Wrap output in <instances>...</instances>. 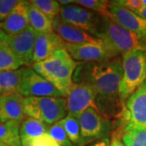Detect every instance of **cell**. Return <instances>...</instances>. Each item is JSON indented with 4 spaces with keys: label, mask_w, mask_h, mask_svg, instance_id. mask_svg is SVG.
<instances>
[{
    "label": "cell",
    "mask_w": 146,
    "mask_h": 146,
    "mask_svg": "<svg viewBox=\"0 0 146 146\" xmlns=\"http://www.w3.org/2000/svg\"><path fill=\"white\" fill-rule=\"evenodd\" d=\"M120 58L101 63H84L79 65L73 75L74 83L89 84L97 93V110L106 119L121 118L125 106L119 96V85L123 77Z\"/></svg>",
    "instance_id": "cell-1"
},
{
    "label": "cell",
    "mask_w": 146,
    "mask_h": 146,
    "mask_svg": "<svg viewBox=\"0 0 146 146\" xmlns=\"http://www.w3.org/2000/svg\"><path fill=\"white\" fill-rule=\"evenodd\" d=\"M96 36L117 54L133 50L146 51V38L127 29L105 15H100Z\"/></svg>",
    "instance_id": "cell-2"
},
{
    "label": "cell",
    "mask_w": 146,
    "mask_h": 146,
    "mask_svg": "<svg viewBox=\"0 0 146 146\" xmlns=\"http://www.w3.org/2000/svg\"><path fill=\"white\" fill-rule=\"evenodd\" d=\"M123 77L119 96L125 106L127 99L145 83L146 80V51L133 50L123 54Z\"/></svg>",
    "instance_id": "cell-3"
},
{
    "label": "cell",
    "mask_w": 146,
    "mask_h": 146,
    "mask_svg": "<svg viewBox=\"0 0 146 146\" xmlns=\"http://www.w3.org/2000/svg\"><path fill=\"white\" fill-rule=\"evenodd\" d=\"M24 110L29 118L53 125L68 115L67 100L63 98L28 97L24 100Z\"/></svg>",
    "instance_id": "cell-4"
},
{
    "label": "cell",
    "mask_w": 146,
    "mask_h": 146,
    "mask_svg": "<svg viewBox=\"0 0 146 146\" xmlns=\"http://www.w3.org/2000/svg\"><path fill=\"white\" fill-rule=\"evenodd\" d=\"M36 32L30 25L21 33L11 36L0 29V42L13 53L23 65L33 66Z\"/></svg>",
    "instance_id": "cell-5"
},
{
    "label": "cell",
    "mask_w": 146,
    "mask_h": 146,
    "mask_svg": "<svg viewBox=\"0 0 146 146\" xmlns=\"http://www.w3.org/2000/svg\"><path fill=\"white\" fill-rule=\"evenodd\" d=\"M80 126L82 146L104 137L112 129V123L108 119L93 107L84 111L78 118Z\"/></svg>",
    "instance_id": "cell-6"
},
{
    "label": "cell",
    "mask_w": 146,
    "mask_h": 146,
    "mask_svg": "<svg viewBox=\"0 0 146 146\" xmlns=\"http://www.w3.org/2000/svg\"><path fill=\"white\" fill-rule=\"evenodd\" d=\"M65 50L75 61H80V63L107 62L115 59L119 55L104 42L80 45L66 44Z\"/></svg>",
    "instance_id": "cell-7"
},
{
    "label": "cell",
    "mask_w": 146,
    "mask_h": 146,
    "mask_svg": "<svg viewBox=\"0 0 146 146\" xmlns=\"http://www.w3.org/2000/svg\"><path fill=\"white\" fill-rule=\"evenodd\" d=\"M18 93L23 97L63 98V94L52 84L32 68H25Z\"/></svg>",
    "instance_id": "cell-8"
},
{
    "label": "cell",
    "mask_w": 146,
    "mask_h": 146,
    "mask_svg": "<svg viewBox=\"0 0 146 146\" xmlns=\"http://www.w3.org/2000/svg\"><path fill=\"white\" fill-rule=\"evenodd\" d=\"M59 14L60 18L66 23L96 36L99 24V14L74 4L61 6Z\"/></svg>",
    "instance_id": "cell-9"
},
{
    "label": "cell",
    "mask_w": 146,
    "mask_h": 146,
    "mask_svg": "<svg viewBox=\"0 0 146 146\" xmlns=\"http://www.w3.org/2000/svg\"><path fill=\"white\" fill-rule=\"evenodd\" d=\"M97 93L91 86L84 83H73L67 96L68 115L78 119L90 107L97 110Z\"/></svg>",
    "instance_id": "cell-10"
},
{
    "label": "cell",
    "mask_w": 146,
    "mask_h": 146,
    "mask_svg": "<svg viewBox=\"0 0 146 146\" xmlns=\"http://www.w3.org/2000/svg\"><path fill=\"white\" fill-rule=\"evenodd\" d=\"M105 16H109L127 29L146 38V21L135 12L116 4L114 1H110Z\"/></svg>",
    "instance_id": "cell-11"
},
{
    "label": "cell",
    "mask_w": 146,
    "mask_h": 146,
    "mask_svg": "<svg viewBox=\"0 0 146 146\" xmlns=\"http://www.w3.org/2000/svg\"><path fill=\"white\" fill-rule=\"evenodd\" d=\"M53 31L57 33L66 44H85V43H102V41L87 32L71 25L63 21L60 16L53 20Z\"/></svg>",
    "instance_id": "cell-12"
},
{
    "label": "cell",
    "mask_w": 146,
    "mask_h": 146,
    "mask_svg": "<svg viewBox=\"0 0 146 146\" xmlns=\"http://www.w3.org/2000/svg\"><path fill=\"white\" fill-rule=\"evenodd\" d=\"M123 119L146 127V85L142 84L126 102Z\"/></svg>",
    "instance_id": "cell-13"
},
{
    "label": "cell",
    "mask_w": 146,
    "mask_h": 146,
    "mask_svg": "<svg viewBox=\"0 0 146 146\" xmlns=\"http://www.w3.org/2000/svg\"><path fill=\"white\" fill-rule=\"evenodd\" d=\"M23 97L19 93L0 96V121L1 123L19 122L25 120Z\"/></svg>",
    "instance_id": "cell-14"
},
{
    "label": "cell",
    "mask_w": 146,
    "mask_h": 146,
    "mask_svg": "<svg viewBox=\"0 0 146 146\" xmlns=\"http://www.w3.org/2000/svg\"><path fill=\"white\" fill-rule=\"evenodd\" d=\"M29 26V1H19L5 21L0 23V29L11 36L21 33Z\"/></svg>",
    "instance_id": "cell-15"
},
{
    "label": "cell",
    "mask_w": 146,
    "mask_h": 146,
    "mask_svg": "<svg viewBox=\"0 0 146 146\" xmlns=\"http://www.w3.org/2000/svg\"><path fill=\"white\" fill-rule=\"evenodd\" d=\"M65 46L66 43L54 31L46 33H36L33 52V63L45 60L55 51L65 49Z\"/></svg>",
    "instance_id": "cell-16"
},
{
    "label": "cell",
    "mask_w": 146,
    "mask_h": 146,
    "mask_svg": "<svg viewBox=\"0 0 146 146\" xmlns=\"http://www.w3.org/2000/svg\"><path fill=\"white\" fill-rule=\"evenodd\" d=\"M80 64V62L75 61L71 57L57 72L53 73L46 80L63 94V97H67L74 83L73 75Z\"/></svg>",
    "instance_id": "cell-17"
},
{
    "label": "cell",
    "mask_w": 146,
    "mask_h": 146,
    "mask_svg": "<svg viewBox=\"0 0 146 146\" xmlns=\"http://www.w3.org/2000/svg\"><path fill=\"white\" fill-rule=\"evenodd\" d=\"M71 58L65 49H61L50 55L49 58L41 62L33 64V69L46 80L53 73L57 72L65 62Z\"/></svg>",
    "instance_id": "cell-18"
},
{
    "label": "cell",
    "mask_w": 146,
    "mask_h": 146,
    "mask_svg": "<svg viewBox=\"0 0 146 146\" xmlns=\"http://www.w3.org/2000/svg\"><path fill=\"white\" fill-rule=\"evenodd\" d=\"M119 131L126 146H146V127H145L127 122Z\"/></svg>",
    "instance_id": "cell-19"
},
{
    "label": "cell",
    "mask_w": 146,
    "mask_h": 146,
    "mask_svg": "<svg viewBox=\"0 0 146 146\" xmlns=\"http://www.w3.org/2000/svg\"><path fill=\"white\" fill-rule=\"evenodd\" d=\"M25 68L0 72V96L18 93Z\"/></svg>",
    "instance_id": "cell-20"
},
{
    "label": "cell",
    "mask_w": 146,
    "mask_h": 146,
    "mask_svg": "<svg viewBox=\"0 0 146 146\" xmlns=\"http://www.w3.org/2000/svg\"><path fill=\"white\" fill-rule=\"evenodd\" d=\"M49 124H46L39 120L33 118H27L21 123L20 128L21 141L30 140L45 135L50 128Z\"/></svg>",
    "instance_id": "cell-21"
},
{
    "label": "cell",
    "mask_w": 146,
    "mask_h": 146,
    "mask_svg": "<svg viewBox=\"0 0 146 146\" xmlns=\"http://www.w3.org/2000/svg\"><path fill=\"white\" fill-rule=\"evenodd\" d=\"M29 25L38 33L53 32V21L42 13L38 8L29 1Z\"/></svg>",
    "instance_id": "cell-22"
},
{
    "label": "cell",
    "mask_w": 146,
    "mask_h": 146,
    "mask_svg": "<svg viewBox=\"0 0 146 146\" xmlns=\"http://www.w3.org/2000/svg\"><path fill=\"white\" fill-rule=\"evenodd\" d=\"M21 123H0V142L7 146H22L20 128Z\"/></svg>",
    "instance_id": "cell-23"
},
{
    "label": "cell",
    "mask_w": 146,
    "mask_h": 146,
    "mask_svg": "<svg viewBox=\"0 0 146 146\" xmlns=\"http://www.w3.org/2000/svg\"><path fill=\"white\" fill-rule=\"evenodd\" d=\"M69 140L75 145L82 146V140L80 135V126L77 118L68 115L64 119L60 120Z\"/></svg>",
    "instance_id": "cell-24"
},
{
    "label": "cell",
    "mask_w": 146,
    "mask_h": 146,
    "mask_svg": "<svg viewBox=\"0 0 146 146\" xmlns=\"http://www.w3.org/2000/svg\"><path fill=\"white\" fill-rule=\"evenodd\" d=\"M23 66L10 50L0 42V72L17 70Z\"/></svg>",
    "instance_id": "cell-25"
},
{
    "label": "cell",
    "mask_w": 146,
    "mask_h": 146,
    "mask_svg": "<svg viewBox=\"0 0 146 146\" xmlns=\"http://www.w3.org/2000/svg\"><path fill=\"white\" fill-rule=\"evenodd\" d=\"M29 3L35 6L36 8H38L42 13H44L51 21H53L55 17H57L58 13H60L61 6L58 3V1L33 0V1H29Z\"/></svg>",
    "instance_id": "cell-26"
},
{
    "label": "cell",
    "mask_w": 146,
    "mask_h": 146,
    "mask_svg": "<svg viewBox=\"0 0 146 146\" xmlns=\"http://www.w3.org/2000/svg\"><path fill=\"white\" fill-rule=\"evenodd\" d=\"M47 133L57 142L59 146H75L72 142L69 140L60 121L50 126Z\"/></svg>",
    "instance_id": "cell-27"
},
{
    "label": "cell",
    "mask_w": 146,
    "mask_h": 146,
    "mask_svg": "<svg viewBox=\"0 0 146 146\" xmlns=\"http://www.w3.org/2000/svg\"><path fill=\"white\" fill-rule=\"evenodd\" d=\"M75 3L97 14L105 15L109 7L110 1L106 0H75Z\"/></svg>",
    "instance_id": "cell-28"
},
{
    "label": "cell",
    "mask_w": 146,
    "mask_h": 146,
    "mask_svg": "<svg viewBox=\"0 0 146 146\" xmlns=\"http://www.w3.org/2000/svg\"><path fill=\"white\" fill-rule=\"evenodd\" d=\"M21 143L22 146H59L48 133L36 138L21 141Z\"/></svg>",
    "instance_id": "cell-29"
},
{
    "label": "cell",
    "mask_w": 146,
    "mask_h": 146,
    "mask_svg": "<svg viewBox=\"0 0 146 146\" xmlns=\"http://www.w3.org/2000/svg\"><path fill=\"white\" fill-rule=\"evenodd\" d=\"M19 1L16 0H2L0 3V23L4 21L15 8Z\"/></svg>",
    "instance_id": "cell-30"
},
{
    "label": "cell",
    "mask_w": 146,
    "mask_h": 146,
    "mask_svg": "<svg viewBox=\"0 0 146 146\" xmlns=\"http://www.w3.org/2000/svg\"><path fill=\"white\" fill-rule=\"evenodd\" d=\"M116 4L124 7L127 10H130L133 12L139 10L143 7L142 0H118L114 1Z\"/></svg>",
    "instance_id": "cell-31"
},
{
    "label": "cell",
    "mask_w": 146,
    "mask_h": 146,
    "mask_svg": "<svg viewBox=\"0 0 146 146\" xmlns=\"http://www.w3.org/2000/svg\"><path fill=\"white\" fill-rule=\"evenodd\" d=\"M110 146H126L121 139V135H120L119 131H117L113 134Z\"/></svg>",
    "instance_id": "cell-32"
},
{
    "label": "cell",
    "mask_w": 146,
    "mask_h": 146,
    "mask_svg": "<svg viewBox=\"0 0 146 146\" xmlns=\"http://www.w3.org/2000/svg\"><path fill=\"white\" fill-rule=\"evenodd\" d=\"M110 141L109 137H104L101 140H98L96 142L93 143L92 145L88 146H110Z\"/></svg>",
    "instance_id": "cell-33"
},
{
    "label": "cell",
    "mask_w": 146,
    "mask_h": 146,
    "mask_svg": "<svg viewBox=\"0 0 146 146\" xmlns=\"http://www.w3.org/2000/svg\"><path fill=\"white\" fill-rule=\"evenodd\" d=\"M136 15H138L139 16H141V18L145 19L146 21V6L142 7L141 8H140L139 10H137L135 11Z\"/></svg>",
    "instance_id": "cell-34"
},
{
    "label": "cell",
    "mask_w": 146,
    "mask_h": 146,
    "mask_svg": "<svg viewBox=\"0 0 146 146\" xmlns=\"http://www.w3.org/2000/svg\"><path fill=\"white\" fill-rule=\"evenodd\" d=\"M58 2L60 6H68L75 3V0H58Z\"/></svg>",
    "instance_id": "cell-35"
},
{
    "label": "cell",
    "mask_w": 146,
    "mask_h": 146,
    "mask_svg": "<svg viewBox=\"0 0 146 146\" xmlns=\"http://www.w3.org/2000/svg\"><path fill=\"white\" fill-rule=\"evenodd\" d=\"M142 3H143V7L146 6V0H142Z\"/></svg>",
    "instance_id": "cell-36"
},
{
    "label": "cell",
    "mask_w": 146,
    "mask_h": 146,
    "mask_svg": "<svg viewBox=\"0 0 146 146\" xmlns=\"http://www.w3.org/2000/svg\"><path fill=\"white\" fill-rule=\"evenodd\" d=\"M0 146H7L5 144H3V143H2V142H0Z\"/></svg>",
    "instance_id": "cell-37"
},
{
    "label": "cell",
    "mask_w": 146,
    "mask_h": 146,
    "mask_svg": "<svg viewBox=\"0 0 146 146\" xmlns=\"http://www.w3.org/2000/svg\"><path fill=\"white\" fill-rule=\"evenodd\" d=\"M144 84H145L146 85V80H145V83H144Z\"/></svg>",
    "instance_id": "cell-38"
},
{
    "label": "cell",
    "mask_w": 146,
    "mask_h": 146,
    "mask_svg": "<svg viewBox=\"0 0 146 146\" xmlns=\"http://www.w3.org/2000/svg\"><path fill=\"white\" fill-rule=\"evenodd\" d=\"M1 1H2V0H0V3H1Z\"/></svg>",
    "instance_id": "cell-39"
},
{
    "label": "cell",
    "mask_w": 146,
    "mask_h": 146,
    "mask_svg": "<svg viewBox=\"0 0 146 146\" xmlns=\"http://www.w3.org/2000/svg\"><path fill=\"white\" fill-rule=\"evenodd\" d=\"M0 123H1V121H0Z\"/></svg>",
    "instance_id": "cell-40"
}]
</instances>
